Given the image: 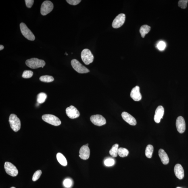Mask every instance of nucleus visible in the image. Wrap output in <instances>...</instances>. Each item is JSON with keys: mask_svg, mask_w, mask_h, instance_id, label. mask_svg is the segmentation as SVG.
<instances>
[{"mask_svg": "<svg viewBox=\"0 0 188 188\" xmlns=\"http://www.w3.org/2000/svg\"><path fill=\"white\" fill-rule=\"evenodd\" d=\"M53 4L51 1H46L42 4L41 13L42 15L45 16L50 13L53 9Z\"/></svg>", "mask_w": 188, "mask_h": 188, "instance_id": "nucleus-7", "label": "nucleus"}, {"mask_svg": "<svg viewBox=\"0 0 188 188\" xmlns=\"http://www.w3.org/2000/svg\"><path fill=\"white\" fill-rule=\"evenodd\" d=\"M159 155L163 164L166 165L168 164L169 161V158L164 149H159Z\"/></svg>", "mask_w": 188, "mask_h": 188, "instance_id": "nucleus-18", "label": "nucleus"}, {"mask_svg": "<svg viewBox=\"0 0 188 188\" xmlns=\"http://www.w3.org/2000/svg\"><path fill=\"white\" fill-rule=\"evenodd\" d=\"M122 116L123 119L130 125L134 126L137 124L136 119L128 113L126 112H123Z\"/></svg>", "mask_w": 188, "mask_h": 188, "instance_id": "nucleus-16", "label": "nucleus"}, {"mask_svg": "<svg viewBox=\"0 0 188 188\" xmlns=\"http://www.w3.org/2000/svg\"><path fill=\"white\" fill-rule=\"evenodd\" d=\"M4 46L3 45H0V50L1 51L4 49Z\"/></svg>", "mask_w": 188, "mask_h": 188, "instance_id": "nucleus-34", "label": "nucleus"}, {"mask_svg": "<svg viewBox=\"0 0 188 188\" xmlns=\"http://www.w3.org/2000/svg\"><path fill=\"white\" fill-rule=\"evenodd\" d=\"M15 188V187H11V188Z\"/></svg>", "mask_w": 188, "mask_h": 188, "instance_id": "nucleus-36", "label": "nucleus"}, {"mask_svg": "<svg viewBox=\"0 0 188 188\" xmlns=\"http://www.w3.org/2000/svg\"><path fill=\"white\" fill-rule=\"evenodd\" d=\"M57 158L59 164L61 165L66 166L67 164V162L66 158L61 153H58L57 154Z\"/></svg>", "mask_w": 188, "mask_h": 188, "instance_id": "nucleus-19", "label": "nucleus"}, {"mask_svg": "<svg viewBox=\"0 0 188 188\" xmlns=\"http://www.w3.org/2000/svg\"><path fill=\"white\" fill-rule=\"evenodd\" d=\"M42 119L46 122L54 126H59L61 124L60 119L56 116L52 114H45L42 116Z\"/></svg>", "mask_w": 188, "mask_h": 188, "instance_id": "nucleus-4", "label": "nucleus"}, {"mask_svg": "<svg viewBox=\"0 0 188 188\" xmlns=\"http://www.w3.org/2000/svg\"><path fill=\"white\" fill-rule=\"evenodd\" d=\"M118 144H115L109 151V154L113 158H116L118 154Z\"/></svg>", "mask_w": 188, "mask_h": 188, "instance_id": "nucleus-21", "label": "nucleus"}, {"mask_svg": "<svg viewBox=\"0 0 188 188\" xmlns=\"http://www.w3.org/2000/svg\"><path fill=\"white\" fill-rule=\"evenodd\" d=\"M81 1L80 0H67L66 1L71 5H76L79 4Z\"/></svg>", "mask_w": 188, "mask_h": 188, "instance_id": "nucleus-32", "label": "nucleus"}, {"mask_svg": "<svg viewBox=\"0 0 188 188\" xmlns=\"http://www.w3.org/2000/svg\"><path fill=\"white\" fill-rule=\"evenodd\" d=\"M79 157L84 160H87L89 158L90 150L89 147L87 145L83 146L80 149Z\"/></svg>", "mask_w": 188, "mask_h": 188, "instance_id": "nucleus-13", "label": "nucleus"}, {"mask_svg": "<svg viewBox=\"0 0 188 188\" xmlns=\"http://www.w3.org/2000/svg\"><path fill=\"white\" fill-rule=\"evenodd\" d=\"M174 172L176 177L179 179H183L184 176V170L181 164H176L174 168Z\"/></svg>", "mask_w": 188, "mask_h": 188, "instance_id": "nucleus-17", "label": "nucleus"}, {"mask_svg": "<svg viewBox=\"0 0 188 188\" xmlns=\"http://www.w3.org/2000/svg\"><path fill=\"white\" fill-rule=\"evenodd\" d=\"M177 188H182L180 187H177Z\"/></svg>", "mask_w": 188, "mask_h": 188, "instance_id": "nucleus-37", "label": "nucleus"}, {"mask_svg": "<svg viewBox=\"0 0 188 188\" xmlns=\"http://www.w3.org/2000/svg\"><path fill=\"white\" fill-rule=\"evenodd\" d=\"M42 174V172L41 170H38L34 172L33 177H32V181L34 182L37 181L41 177Z\"/></svg>", "mask_w": 188, "mask_h": 188, "instance_id": "nucleus-27", "label": "nucleus"}, {"mask_svg": "<svg viewBox=\"0 0 188 188\" xmlns=\"http://www.w3.org/2000/svg\"><path fill=\"white\" fill-rule=\"evenodd\" d=\"M164 108L162 105H160L157 107L155 112L154 116L155 122L157 123L160 122L161 119L163 118L164 114Z\"/></svg>", "mask_w": 188, "mask_h": 188, "instance_id": "nucleus-14", "label": "nucleus"}, {"mask_svg": "<svg viewBox=\"0 0 188 188\" xmlns=\"http://www.w3.org/2000/svg\"><path fill=\"white\" fill-rule=\"evenodd\" d=\"M20 28L22 35L27 39L31 41H34L35 40V37L34 34L28 28L25 24L24 23H21Z\"/></svg>", "mask_w": 188, "mask_h": 188, "instance_id": "nucleus-3", "label": "nucleus"}, {"mask_svg": "<svg viewBox=\"0 0 188 188\" xmlns=\"http://www.w3.org/2000/svg\"><path fill=\"white\" fill-rule=\"evenodd\" d=\"M129 153V151L127 149L121 147L118 149V155L122 158L127 156Z\"/></svg>", "mask_w": 188, "mask_h": 188, "instance_id": "nucleus-23", "label": "nucleus"}, {"mask_svg": "<svg viewBox=\"0 0 188 188\" xmlns=\"http://www.w3.org/2000/svg\"><path fill=\"white\" fill-rule=\"evenodd\" d=\"M105 165L107 166H111L114 165L115 161L112 159H108L105 161Z\"/></svg>", "mask_w": 188, "mask_h": 188, "instance_id": "nucleus-29", "label": "nucleus"}, {"mask_svg": "<svg viewBox=\"0 0 188 188\" xmlns=\"http://www.w3.org/2000/svg\"><path fill=\"white\" fill-rule=\"evenodd\" d=\"M63 184L65 187L70 188L71 187L72 184V181L70 179H66L64 180Z\"/></svg>", "mask_w": 188, "mask_h": 188, "instance_id": "nucleus-30", "label": "nucleus"}, {"mask_svg": "<svg viewBox=\"0 0 188 188\" xmlns=\"http://www.w3.org/2000/svg\"><path fill=\"white\" fill-rule=\"evenodd\" d=\"M126 20V15L121 13L117 16L112 23V27L114 28H118L121 27L124 23Z\"/></svg>", "mask_w": 188, "mask_h": 188, "instance_id": "nucleus-9", "label": "nucleus"}, {"mask_svg": "<svg viewBox=\"0 0 188 188\" xmlns=\"http://www.w3.org/2000/svg\"><path fill=\"white\" fill-rule=\"evenodd\" d=\"M41 81L46 83H50L54 81V78L52 76L49 75H44L42 76L39 78Z\"/></svg>", "mask_w": 188, "mask_h": 188, "instance_id": "nucleus-25", "label": "nucleus"}, {"mask_svg": "<svg viewBox=\"0 0 188 188\" xmlns=\"http://www.w3.org/2000/svg\"><path fill=\"white\" fill-rule=\"evenodd\" d=\"M9 122L11 127L13 131L17 132L20 130L21 124L19 118L15 114H12L9 117Z\"/></svg>", "mask_w": 188, "mask_h": 188, "instance_id": "nucleus-2", "label": "nucleus"}, {"mask_svg": "<svg viewBox=\"0 0 188 188\" xmlns=\"http://www.w3.org/2000/svg\"><path fill=\"white\" fill-rule=\"evenodd\" d=\"M81 57L82 61L86 65H89L93 62L94 56L91 51L88 49H84L82 51Z\"/></svg>", "mask_w": 188, "mask_h": 188, "instance_id": "nucleus-5", "label": "nucleus"}, {"mask_svg": "<svg viewBox=\"0 0 188 188\" xmlns=\"http://www.w3.org/2000/svg\"><path fill=\"white\" fill-rule=\"evenodd\" d=\"M154 151V147L151 145H148L145 149V154L147 158L150 159L152 157Z\"/></svg>", "mask_w": 188, "mask_h": 188, "instance_id": "nucleus-22", "label": "nucleus"}, {"mask_svg": "<svg viewBox=\"0 0 188 188\" xmlns=\"http://www.w3.org/2000/svg\"><path fill=\"white\" fill-rule=\"evenodd\" d=\"M4 168L6 173L13 177L16 176L18 174V171L16 167L10 162H5Z\"/></svg>", "mask_w": 188, "mask_h": 188, "instance_id": "nucleus-8", "label": "nucleus"}, {"mask_svg": "<svg viewBox=\"0 0 188 188\" xmlns=\"http://www.w3.org/2000/svg\"><path fill=\"white\" fill-rule=\"evenodd\" d=\"M26 4L27 7L30 8L33 5L34 1V0H25Z\"/></svg>", "mask_w": 188, "mask_h": 188, "instance_id": "nucleus-33", "label": "nucleus"}, {"mask_svg": "<svg viewBox=\"0 0 188 188\" xmlns=\"http://www.w3.org/2000/svg\"><path fill=\"white\" fill-rule=\"evenodd\" d=\"M33 75V72L31 70H25L23 72L22 76L24 78H29Z\"/></svg>", "mask_w": 188, "mask_h": 188, "instance_id": "nucleus-26", "label": "nucleus"}, {"mask_svg": "<svg viewBox=\"0 0 188 188\" xmlns=\"http://www.w3.org/2000/svg\"><path fill=\"white\" fill-rule=\"evenodd\" d=\"M86 145H87V146H89V144H86Z\"/></svg>", "mask_w": 188, "mask_h": 188, "instance_id": "nucleus-35", "label": "nucleus"}, {"mask_svg": "<svg viewBox=\"0 0 188 188\" xmlns=\"http://www.w3.org/2000/svg\"><path fill=\"white\" fill-rule=\"evenodd\" d=\"M151 28V27L147 25H144L142 26L140 29V32L141 37L144 38L145 35L150 31Z\"/></svg>", "mask_w": 188, "mask_h": 188, "instance_id": "nucleus-20", "label": "nucleus"}, {"mask_svg": "<svg viewBox=\"0 0 188 188\" xmlns=\"http://www.w3.org/2000/svg\"><path fill=\"white\" fill-rule=\"evenodd\" d=\"M66 113L69 118L75 119L78 118L80 116V113L77 109L73 105H70L66 109Z\"/></svg>", "mask_w": 188, "mask_h": 188, "instance_id": "nucleus-11", "label": "nucleus"}, {"mask_svg": "<svg viewBox=\"0 0 188 188\" xmlns=\"http://www.w3.org/2000/svg\"><path fill=\"white\" fill-rule=\"evenodd\" d=\"M27 66L32 69H37L42 67L45 66V61L36 58H32L27 60L26 62Z\"/></svg>", "mask_w": 188, "mask_h": 188, "instance_id": "nucleus-1", "label": "nucleus"}, {"mask_svg": "<svg viewBox=\"0 0 188 188\" xmlns=\"http://www.w3.org/2000/svg\"><path fill=\"white\" fill-rule=\"evenodd\" d=\"M90 120L95 125L101 126L106 124V120L100 115L97 114L92 116L90 117Z\"/></svg>", "mask_w": 188, "mask_h": 188, "instance_id": "nucleus-10", "label": "nucleus"}, {"mask_svg": "<svg viewBox=\"0 0 188 188\" xmlns=\"http://www.w3.org/2000/svg\"><path fill=\"white\" fill-rule=\"evenodd\" d=\"M47 97V95L45 93H39L37 95V103L40 104L44 103Z\"/></svg>", "mask_w": 188, "mask_h": 188, "instance_id": "nucleus-24", "label": "nucleus"}, {"mask_svg": "<svg viewBox=\"0 0 188 188\" xmlns=\"http://www.w3.org/2000/svg\"><path fill=\"white\" fill-rule=\"evenodd\" d=\"M188 0H180L178 2V5L182 9H185L187 6Z\"/></svg>", "mask_w": 188, "mask_h": 188, "instance_id": "nucleus-28", "label": "nucleus"}, {"mask_svg": "<svg viewBox=\"0 0 188 188\" xmlns=\"http://www.w3.org/2000/svg\"><path fill=\"white\" fill-rule=\"evenodd\" d=\"M176 126L177 131L180 133H183L186 129V124L184 119L183 117H178L176 121Z\"/></svg>", "mask_w": 188, "mask_h": 188, "instance_id": "nucleus-12", "label": "nucleus"}, {"mask_svg": "<svg viewBox=\"0 0 188 188\" xmlns=\"http://www.w3.org/2000/svg\"><path fill=\"white\" fill-rule=\"evenodd\" d=\"M71 65L74 70L79 73H87L90 72V70L87 68L76 59H72L71 61Z\"/></svg>", "mask_w": 188, "mask_h": 188, "instance_id": "nucleus-6", "label": "nucleus"}, {"mask_svg": "<svg viewBox=\"0 0 188 188\" xmlns=\"http://www.w3.org/2000/svg\"><path fill=\"white\" fill-rule=\"evenodd\" d=\"M130 96L135 101H139L142 98V95L140 92L139 86H136L132 89L130 93Z\"/></svg>", "mask_w": 188, "mask_h": 188, "instance_id": "nucleus-15", "label": "nucleus"}, {"mask_svg": "<svg viewBox=\"0 0 188 188\" xmlns=\"http://www.w3.org/2000/svg\"><path fill=\"white\" fill-rule=\"evenodd\" d=\"M166 47V44L165 43L164 41H161L159 42L157 45V47H158L159 50L160 51H163L165 49Z\"/></svg>", "mask_w": 188, "mask_h": 188, "instance_id": "nucleus-31", "label": "nucleus"}]
</instances>
